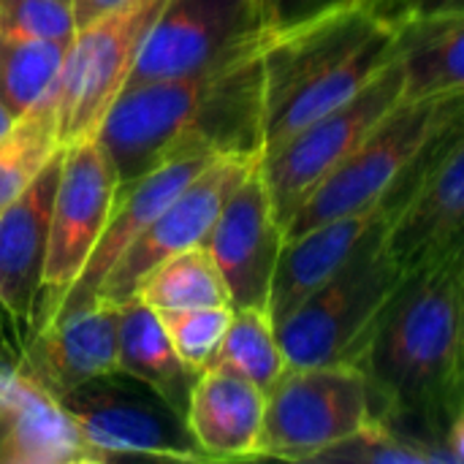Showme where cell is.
<instances>
[{
    "label": "cell",
    "instance_id": "6da1fadb",
    "mask_svg": "<svg viewBox=\"0 0 464 464\" xmlns=\"http://www.w3.org/2000/svg\"><path fill=\"white\" fill-rule=\"evenodd\" d=\"M353 364L372 421L454 464L446 432L464 400V237L405 272Z\"/></svg>",
    "mask_w": 464,
    "mask_h": 464
},
{
    "label": "cell",
    "instance_id": "7a4b0ae2",
    "mask_svg": "<svg viewBox=\"0 0 464 464\" xmlns=\"http://www.w3.org/2000/svg\"><path fill=\"white\" fill-rule=\"evenodd\" d=\"M264 49L188 76L125 87L98 130L120 190L179 158L261 155Z\"/></svg>",
    "mask_w": 464,
    "mask_h": 464
},
{
    "label": "cell",
    "instance_id": "3957f363",
    "mask_svg": "<svg viewBox=\"0 0 464 464\" xmlns=\"http://www.w3.org/2000/svg\"><path fill=\"white\" fill-rule=\"evenodd\" d=\"M397 57V27L362 0L280 30L264 49V150L343 106Z\"/></svg>",
    "mask_w": 464,
    "mask_h": 464
},
{
    "label": "cell",
    "instance_id": "277c9868",
    "mask_svg": "<svg viewBox=\"0 0 464 464\" xmlns=\"http://www.w3.org/2000/svg\"><path fill=\"white\" fill-rule=\"evenodd\" d=\"M389 226H378L345 266L275 326L288 367L353 364L375 318L405 277L386 247Z\"/></svg>",
    "mask_w": 464,
    "mask_h": 464
},
{
    "label": "cell",
    "instance_id": "5b68a950",
    "mask_svg": "<svg viewBox=\"0 0 464 464\" xmlns=\"http://www.w3.org/2000/svg\"><path fill=\"white\" fill-rule=\"evenodd\" d=\"M163 5L166 0H125L76 30L54 82L35 103L54 117L60 147L98 136Z\"/></svg>",
    "mask_w": 464,
    "mask_h": 464
},
{
    "label": "cell",
    "instance_id": "8992f818",
    "mask_svg": "<svg viewBox=\"0 0 464 464\" xmlns=\"http://www.w3.org/2000/svg\"><path fill=\"white\" fill-rule=\"evenodd\" d=\"M462 111L464 95L402 101L334 171H329L310 190L285 223V239H294L326 220L372 207L405 177L427 144Z\"/></svg>",
    "mask_w": 464,
    "mask_h": 464
},
{
    "label": "cell",
    "instance_id": "52a82bcc",
    "mask_svg": "<svg viewBox=\"0 0 464 464\" xmlns=\"http://www.w3.org/2000/svg\"><path fill=\"white\" fill-rule=\"evenodd\" d=\"M370 421V389L356 364L288 367L266 392L258 459L313 462Z\"/></svg>",
    "mask_w": 464,
    "mask_h": 464
},
{
    "label": "cell",
    "instance_id": "ba28073f",
    "mask_svg": "<svg viewBox=\"0 0 464 464\" xmlns=\"http://www.w3.org/2000/svg\"><path fill=\"white\" fill-rule=\"evenodd\" d=\"M405 101V71L394 57L370 84L343 106L299 128L283 144L261 152V177L285 228L310 190L334 171Z\"/></svg>",
    "mask_w": 464,
    "mask_h": 464
},
{
    "label": "cell",
    "instance_id": "9c48e42d",
    "mask_svg": "<svg viewBox=\"0 0 464 464\" xmlns=\"http://www.w3.org/2000/svg\"><path fill=\"white\" fill-rule=\"evenodd\" d=\"M98 464L128 457L169 462H209L196 446L188 421L141 381L111 372L82 383L63 397Z\"/></svg>",
    "mask_w": 464,
    "mask_h": 464
},
{
    "label": "cell",
    "instance_id": "30bf717a",
    "mask_svg": "<svg viewBox=\"0 0 464 464\" xmlns=\"http://www.w3.org/2000/svg\"><path fill=\"white\" fill-rule=\"evenodd\" d=\"M120 190L117 169L98 136L63 150V169L52 204L35 329H41L92 256Z\"/></svg>",
    "mask_w": 464,
    "mask_h": 464
},
{
    "label": "cell",
    "instance_id": "8fae6325",
    "mask_svg": "<svg viewBox=\"0 0 464 464\" xmlns=\"http://www.w3.org/2000/svg\"><path fill=\"white\" fill-rule=\"evenodd\" d=\"M272 35L256 0H166L141 44L128 87L204 71L264 49Z\"/></svg>",
    "mask_w": 464,
    "mask_h": 464
},
{
    "label": "cell",
    "instance_id": "7c38bea8",
    "mask_svg": "<svg viewBox=\"0 0 464 464\" xmlns=\"http://www.w3.org/2000/svg\"><path fill=\"white\" fill-rule=\"evenodd\" d=\"M261 155H220L215 158L128 247L117 266L106 275L95 302L122 304L136 296L139 283L169 256L204 245L215 220L239 185L258 169Z\"/></svg>",
    "mask_w": 464,
    "mask_h": 464
},
{
    "label": "cell",
    "instance_id": "4fadbf2b",
    "mask_svg": "<svg viewBox=\"0 0 464 464\" xmlns=\"http://www.w3.org/2000/svg\"><path fill=\"white\" fill-rule=\"evenodd\" d=\"M285 245L283 223L275 212L272 196L258 169L228 198L212 231L204 239L207 253L218 264L231 307H264L269 304L272 280Z\"/></svg>",
    "mask_w": 464,
    "mask_h": 464
},
{
    "label": "cell",
    "instance_id": "5bb4252c",
    "mask_svg": "<svg viewBox=\"0 0 464 464\" xmlns=\"http://www.w3.org/2000/svg\"><path fill=\"white\" fill-rule=\"evenodd\" d=\"M220 155H193V158H179L171 163H163L158 169H152L150 174H144L141 179H136L130 188L117 193L114 209L109 215V223L92 250V256L87 258L82 275L76 277V283L68 288V294L63 296V302L57 304L52 318L60 315H71L87 304L95 302L106 275L117 266V261L128 253V247L158 220V215ZM49 318V321H52ZM46 321V324H49Z\"/></svg>",
    "mask_w": 464,
    "mask_h": 464
},
{
    "label": "cell",
    "instance_id": "9a60e30c",
    "mask_svg": "<svg viewBox=\"0 0 464 464\" xmlns=\"http://www.w3.org/2000/svg\"><path fill=\"white\" fill-rule=\"evenodd\" d=\"M0 464H98L63 400L19 364L0 378Z\"/></svg>",
    "mask_w": 464,
    "mask_h": 464
},
{
    "label": "cell",
    "instance_id": "2e32d148",
    "mask_svg": "<svg viewBox=\"0 0 464 464\" xmlns=\"http://www.w3.org/2000/svg\"><path fill=\"white\" fill-rule=\"evenodd\" d=\"M464 237V120L389 226L386 247L402 272Z\"/></svg>",
    "mask_w": 464,
    "mask_h": 464
},
{
    "label": "cell",
    "instance_id": "e0dca14e",
    "mask_svg": "<svg viewBox=\"0 0 464 464\" xmlns=\"http://www.w3.org/2000/svg\"><path fill=\"white\" fill-rule=\"evenodd\" d=\"M19 367L60 400L92 378L117 372V304L98 299L52 318L35 332Z\"/></svg>",
    "mask_w": 464,
    "mask_h": 464
},
{
    "label": "cell",
    "instance_id": "ac0fdd59",
    "mask_svg": "<svg viewBox=\"0 0 464 464\" xmlns=\"http://www.w3.org/2000/svg\"><path fill=\"white\" fill-rule=\"evenodd\" d=\"M63 150H57L41 174L0 209V307L19 324L35 318Z\"/></svg>",
    "mask_w": 464,
    "mask_h": 464
},
{
    "label": "cell",
    "instance_id": "d6986e66",
    "mask_svg": "<svg viewBox=\"0 0 464 464\" xmlns=\"http://www.w3.org/2000/svg\"><path fill=\"white\" fill-rule=\"evenodd\" d=\"M264 413L266 394L256 383L212 364L193 386L185 421L209 459H258Z\"/></svg>",
    "mask_w": 464,
    "mask_h": 464
},
{
    "label": "cell",
    "instance_id": "ffe728a7",
    "mask_svg": "<svg viewBox=\"0 0 464 464\" xmlns=\"http://www.w3.org/2000/svg\"><path fill=\"white\" fill-rule=\"evenodd\" d=\"M117 364L120 372L150 386L182 419L201 372L190 370L174 351L160 315L139 296L117 304Z\"/></svg>",
    "mask_w": 464,
    "mask_h": 464
},
{
    "label": "cell",
    "instance_id": "44dd1931",
    "mask_svg": "<svg viewBox=\"0 0 464 464\" xmlns=\"http://www.w3.org/2000/svg\"><path fill=\"white\" fill-rule=\"evenodd\" d=\"M397 57L405 71V101L464 95V14L400 24Z\"/></svg>",
    "mask_w": 464,
    "mask_h": 464
},
{
    "label": "cell",
    "instance_id": "7402d4cb",
    "mask_svg": "<svg viewBox=\"0 0 464 464\" xmlns=\"http://www.w3.org/2000/svg\"><path fill=\"white\" fill-rule=\"evenodd\" d=\"M136 296L155 313L231 304L226 280L204 245L160 261L141 283Z\"/></svg>",
    "mask_w": 464,
    "mask_h": 464
},
{
    "label": "cell",
    "instance_id": "603a6c76",
    "mask_svg": "<svg viewBox=\"0 0 464 464\" xmlns=\"http://www.w3.org/2000/svg\"><path fill=\"white\" fill-rule=\"evenodd\" d=\"M212 364L239 372L242 378H247L266 394L288 370L272 315L264 307L234 310L231 324L226 329V337Z\"/></svg>",
    "mask_w": 464,
    "mask_h": 464
},
{
    "label": "cell",
    "instance_id": "cb8c5ba5",
    "mask_svg": "<svg viewBox=\"0 0 464 464\" xmlns=\"http://www.w3.org/2000/svg\"><path fill=\"white\" fill-rule=\"evenodd\" d=\"M68 44L0 35V101L14 117L30 111L54 82Z\"/></svg>",
    "mask_w": 464,
    "mask_h": 464
},
{
    "label": "cell",
    "instance_id": "d4e9b609",
    "mask_svg": "<svg viewBox=\"0 0 464 464\" xmlns=\"http://www.w3.org/2000/svg\"><path fill=\"white\" fill-rule=\"evenodd\" d=\"M63 150L54 130V117L33 106L16 117L14 128L0 139V209L11 204L49 163V158Z\"/></svg>",
    "mask_w": 464,
    "mask_h": 464
},
{
    "label": "cell",
    "instance_id": "484cf974",
    "mask_svg": "<svg viewBox=\"0 0 464 464\" xmlns=\"http://www.w3.org/2000/svg\"><path fill=\"white\" fill-rule=\"evenodd\" d=\"M231 313H234L231 304H220V307L166 310L158 315L179 359L190 370L204 372L220 351V343L231 324Z\"/></svg>",
    "mask_w": 464,
    "mask_h": 464
},
{
    "label": "cell",
    "instance_id": "4316f807",
    "mask_svg": "<svg viewBox=\"0 0 464 464\" xmlns=\"http://www.w3.org/2000/svg\"><path fill=\"white\" fill-rule=\"evenodd\" d=\"M313 462L440 464V459L430 449H424V446H419V443L392 432L389 427H383L378 421H370L356 435H351V438L329 446L318 457H313Z\"/></svg>",
    "mask_w": 464,
    "mask_h": 464
},
{
    "label": "cell",
    "instance_id": "83f0119b",
    "mask_svg": "<svg viewBox=\"0 0 464 464\" xmlns=\"http://www.w3.org/2000/svg\"><path fill=\"white\" fill-rule=\"evenodd\" d=\"M76 30L73 0H0V35L71 44Z\"/></svg>",
    "mask_w": 464,
    "mask_h": 464
},
{
    "label": "cell",
    "instance_id": "f1b7e54d",
    "mask_svg": "<svg viewBox=\"0 0 464 464\" xmlns=\"http://www.w3.org/2000/svg\"><path fill=\"white\" fill-rule=\"evenodd\" d=\"M351 3H359V0H256L261 19H264L266 30H272V33L296 27L302 22H310L321 14H329V11L351 5Z\"/></svg>",
    "mask_w": 464,
    "mask_h": 464
},
{
    "label": "cell",
    "instance_id": "f546056e",
    "mask_svg": "<svg viewBox=\"0 0 464 464\" xmlns=\"http://www.w3.org/2000/svg\"><path fill=\"white\" fill-rule=\"evenodd\" d=\"M362 3L392 27L435 19V16L464 14V0H362Z\"/></svg>",
    "mask_w": 464,
    "mask_h": 464
},
{
    "label": "cell",
    "instance_id": "4dcf8cb0",
    "mask_svg": "<svg viewBox=\"0 0 464 464\" xmlns=\"http://www.w3.org/2000/svg\"><path fill=\"white\" fill-rule=\"evenodd\" d=\"M125 0H73V16H76V27L114 11L117 5H122Z\"/></svg>",
    "mask_w": 464,
    "mask_h": 464
},
{
    "label": "cell",
    "instance_id": "1f68e13d",
    "mask_svg": "<svg viewBox=\"0 0 464 464\" xmlns=\"http://www.w3.org/2000/svg\"><path fill=\"white\" fill-rule=\"evenodd\" d=\"M446 449L451 454L454 464H464V405L459 408V413L454 416L449 432H446Z\"/></svg>",
    "mask_w": 464,
    "mask_h": 464
},
{
    "label": "cell",
    "instance_id": "d6a6232c",
    "mask_svg": "<svg viewBox=\"0 0 464 464\" xmlns=\"http://www.w3.org/2000/svg\"><path fill=\"white\" fill-rule=\"evenodd\" d=\"M14 122H16V117H14V114H11V109L0 101V139L14 128Z\"/></svg>",
    "mask_w": 464,
    "mask_h": 464
},
{
    "label": "cell",
    "instance_id": "836d02e7",
    "mask_svg": "<svg viewBox=\"0 0 464 464\" xmlns=\"http://www.w3.org/2000/svg\"><path fill=\"white\" fill-rule=\"evenodd\" d=\"M5 370H8V367H3V364H0V378H3V372H5Z\"/></svg>",
    "mask_w": 464,
    "mask_h": 464
},
{
    "label": "cell",
    "instance_id": "e575fe53",
    "mask_svg": "<svg viewBox=\"0 0 464 464\" xmlns=\"http://www.w3.org/2000/svg\"><path fill=\"white\" fill-rule=\"evenodd\" d=\"M462 405H464V400H462Z\"/></svg>",
    "mask_w": 464,
    "mask_h": 464
}]
</instances>
